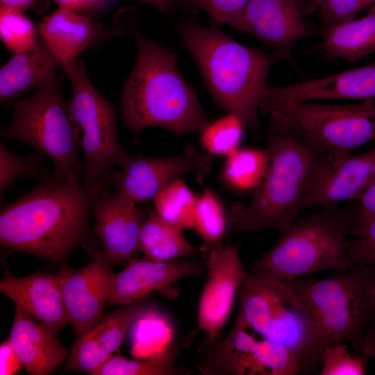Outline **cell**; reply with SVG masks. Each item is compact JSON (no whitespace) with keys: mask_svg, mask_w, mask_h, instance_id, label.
Here are the masks:
<instances>
[{"mask_svg":"<svg viewBox=\"0 0 375 375\" xmlns=\"http://www.w3.org/2000/svg\"><path fill=\"white\" fill-rule=\"evenodd\" d=\"M268 165L247 206L234 205L228 214L235 232L289 226L312 186L329 170L324 151L298 130L270 119L267 133Z\"/></svg>","mask_w":375,"mask_h":375,"instance_id":"1","label":"cell"},{"mask_svg":"<svg viewBox=\"0 0 375 375\" xmlns=\"http://www.w3.org/2000/svg\"><path fill=\"white\" fill-rule=\"evenodd\" d=\"M128 22L137 56L122 94V116L135 134L146 128H165L176 135L201 132L209 123L197 94L181 74L174 56L150 40L136 20Z\"/></svg>","mask_w":375,"mask_h":375,"instance_id":"2","label":"cell"},{"mask_svg":"<svg viewBox=\"0 0 375 375\" xmlns=\"http://www.w3.org/2000/svg\"><path fill=\"white\" fill-rule=\"evenodd\" d=\"M92 202L78 181L56 174L1 210V247L62 260L84 235Z\"/></svg>","mask_w":375,"mask_h":375,"instance_id":"3","label":"cell"},{"mask_svg":"<svg viewBox=\"0 0 375 375\" xmlns=\"http://www.w3.org/2000/svg\"><path fill=\"white\" fill-rule=\"evenodd\" d=\"M178 32L215 102L240 117L245 126L256 130L267 74L279 56L244 46L217 28L192 21L183 22Z\"/></svg>","mask_w":375,"mask_h":375,"instance_id":"4","label":"cell"},{"mask_svg":"<svg viewBox=\"0 0 375 375\" xmlns=\"http://www.w3.org/2000/svg\"><path fill=\"white\" fill-rule=\"evenodd\" d=\"M283 281L313 323L319 362L322 352L330 345L349 342L359 350L364 331L375 319V267L360 265L324 279Z\"/></svg>","mask_w":375,"mask_h":375,"instance_id":"5","label":"cell"},{"mask_svg":"<svg viewBox=\"0 0 375 375\" xmlns=\"http://www.w3.org/2000/svg\"><path fill=\"white\" fill-rule=\"evenodd\" d=\"M354 228L351 214L334 205L293 222L276 244L253 261L249 270L278 280L311 276L323 270L352 267L347 235Z\"/></svg>","mask_w":375,"mask_h":375,"instance_id":"6","label":"cell"},{"mask_svg":"<svg viewBox=\"0 0 375 375\" xmlns=\"http://www.w3.org/2000/svg\"><path fill=\"white\" fill-rule=\"evenodd\" d=\"M238 294L234 324L288 349L299 360L302 372L320 369L313 323L284 281L248 270Z\"/></svg>","mask_w":375,"mask_h":375,"instance_id":"7","label":"cell"},{"mask_svg":"<svg viewBox=\"0 0 375 375\" xmlns=\"http://www.w3.org/2000/svg\"><path fill=\"white\" fill-rule=\"evenodd\" d=\"M67 76L73 89L69 108L75 138L85 158L84 188L94 201L105 191L115 166L122 168L129 156L117 139L114 108L91 84L82 60H76Z\"/></svg>","mask_w":375,"mask_h":375,"instance_id":"8","label":"cell"},{"mask_svg":"<svg viewBox=\"0 0 375 375\" xmlns=\"http://www.w3.org/2000/svg\"><path fill=\"white\" fill-rule=\"evenodd\" d=\"M54 75L31 97L14 106L12 122L2 131L6 139H17L49 157L56 174L78 181L81 171L77 143L69 104Z\"/></svg>","mask_w":375,"mask_h":375,"instance_id":"9","label":"cell"},{"mask_svg":"<svg viewBox=\"0 0 375 375\" xmlns=\"http://www.w3.org/2000/svg\"><path fill=\"white\" fill-rule=\"evenodd\" d=\"M269 119L301 132L326 153L331 167L375 140V101L323 103L301 101L272 108Z\"/></svg>","mask_w":375,"mask_h":375,"instance_id":"10","label":"cell"},{"mask_svg":"<svg viewBox=\"0 0 375 375\" xmlns=\"http://www.w3.org/2000/svg\"><path fill=\"white\" fill-rule=\"evenodd\" d=\"M199 369L204 374L294 375L298 358L285 347L233 324L228 334L204 342Z\"/></svg>","mask_w":375,"mask_h":375,"instance_id":"11","label":"cell"},{"mask_svg":"<svg viewBox=\"0 0 375 375\" xmlns=\"http://www.w3.org/2000/svg\"><path fill=\"white\" fill-rule=\"evenodd\" d=\"M212 158L193 147L184 153L155 158L129 156L119 174L115 197L130 204L153 199L168 182L181 174L195 172L200 176L209 174Z\"/></svg>","mask_w":375,"mask_h":375,"instance_id":"12","label":"cell"},{"mask_svg":"<svg viewBox=\"0 0 375 375\" xmlns=\"http://www.w3.org/2000/svg\"><path fill=\"white\" fill-rule=\"evenodd\" d=\"M206 267L208 276L199 300L197 322L206 340H212L219 336L229 317L247 271L238 248L230 245L211 250Z\"/></svg>","mask_w":375,"mask_h":375,"instance_id":"13","label":"cell"},{"mask_svg":"<svg viewBox=\"0 0 375 375\" xmlns=\"http://www.w3.org/2000/svg\"><path fill=\"white\" fill-rule=\"evenodd\" d=\"M156 306L155 301L147 296L102 315L92 328L77 335L65 369L90 374L119 349L132 324Z\"/></svg>","mask_w":375,"mask_h":375,"instance_id":"14","label":"cell"},{"mask_svg":"<svg viewBox=\"0 0 375 375\" xmlns=\"http://www.w3.org/2000/svg\"><path fill=\"white\" fill-rule=\"evenodd\" d=\"M329 99L375 101V62L297 83L267 85L259 107L265 112L286 103Z\"/></svg>","mask_w":375,"mask_h":375,"instance_id":"15","label":"cell"},{"mask_svg":"<svg viewBox=\"0 0 375 375\" xmlns=\"http://www.w3.org/2000/svg\"><path fill=\"white\" fill-rule=\"evenodd\" d=\"M62 285L69 322L80 335L96 324L108 301L113 272L110 264L97 256L85 266L57 272Z\"/></svg>","mask_w":375,"mask_h":375,"instance_id":"16","label":"cell"},{"mask_svg":"<svg viewBox=\"0 0 375 375\" xmlns=\"http://www.w3.org/2000/svg\"><path fill=\"white\" fill-rule=\"evenodd\" d=\"M94 231L102 248L101 257L110 265L126 266L137 258L142 210L103 191L93 201Z\"/></svg>","mask_w":375,"mask_h":375,"instance_id":"17","label":"cell"},{"mask_svg":"<svg viewBox=\"0 0 375 375\" xmlns=\"http://www.w3.org/2000/svg\"><path fill=\"white\" fill-rule=\"evenodd\" d=\"M195 260H157L135 258L114 273L108 303L122 306L165 290L178 280L202 274L206 269Z\"/></svg>","mask_w":375,"mask_h":375,"instance_id":"18","label":"cell"},{"mask_svg":"<svg viewBox=\"0 0 375 375\" xmlns=\"http://www.w3.org/2000/svg\"><path fill=\"white\" fill-rule=\"evenodd\" d=\"M239 31L256 37L285 60L294 44L309 33L298 5L290 0H251Z\"/></svg>","mask_w":375,"mask_h":375,"instance_id":"19","label":"cell"},{"mask_svg":"<svg viewBox=\"0 0 375 375\" xmlns=\"http://www.w3.org/2000/svg\"><path fill=\"white\" fill-rule=\"evenodd\" d=\"M0 292L56 335L69 322L57 273L17 277L7 272L0 281Z\"/></svg>","mask_w":375,"mask_h":375,"instance_id":"20","label":"cell"},{"mask_svg":"<svg viewBox=\"0 0 375 375\" xmlns=\"http://www.w3.org/2000/svg\"><path fill=\"white\" fill-rule=\"evenodd\" d=\"M8 341L30 375H47L57 370L69 356L56 335L15 304Z\"/></svg>","mask_w":375,"mask_h":375,"instance_id":"21","label":"cell"},{"mask_svg":"<svg viewBox=\"0 0 375 375\" xmlns=\"http://www.w3.org/2000/svg\"><path fill=\"white\" fill-rule=\"evenodd\" d=\"M375 180V148L346 156L312 186L303 208L324 207L356 199Z\"/></svg>","mask_w":375,"mask_h":375,"instance_id":"22","label":"cell"},{"mask_svg":"<svg viewBox=\"0 0 375 375\" xmlns=\"http://www.w3.org/2000/svg\"><path fill=\"white\" fill-rule=\"evenodd\" d=\"M38 30L43 42L59 60L67 76L78 56L97 39L101 29L75 10L58 7L43 18Z\"/></svg>","mask_w":375,"mask_h":375,"instance_id":"23","label":"cell"},{"mask_svg":"<svg viewBox=\"0 0 375 375\" xmlns=\"http://www.w3.org/2000/svg\"><path fill=\"white\" fill-rule=\"evenodd\" d=\"M61 65L43 42L33 49L13 54L0 69V100L10 101L28 90L38 89Z\"/></svg>","mask_w":375,"mask_h":375,"instance_id":"24","label":"cell"},{"mask_svg":"<svg viewBox=\"0 0 375 375\" xmlns=\"http://www.w3.org/2000/svg\"><path fill=\"white\" fill-rule=\"evenodd\" d=\"M322 46L328 58L358 61L375 53V3L362 17L325 27Z\"/></svg>","mask_w":375,"mask_h":375,"instance_id":"25","label":"cell"},{"mask_svg":"<svg viewBox=\"0 0 375 375\" xmlns=\"http://www.w3.org/2000/svg\"><path fill=\"white\" fill-rule=\"evenodd\" d=\"M181 229L150 212L142 225L139 246L146 258L157 260H174L197 253Z\"/></svg>","mask_w":375,"mask_h":375,"instance_id":"26","label":"cell"},{"mask_svg":"<svg viewBox=\"0 0 375 375\" xmlns=\"http://www.w3.org/2000/svg\"><path fill=\"white\" fill-rule=\"evenodd\" d=\"M175 349L167 346L144 360H132L119 352L112 354L90 375H176L187 374L188 370L175 366Z\"/></svg>","mask_w":375,"mask_h":375,"instance_id":"27","label":"cell"},{"mask_svg":"<svg viewBox=\"0 0 375 375\" xmlns=\"http://www.w3.org/2000/svg\"><path fill=\"white\" fill-rule=\"evenodd\" d=\"M196 201L197 197L178 178L165 184L153 198L156 214L181 230L193 228Z\"/></svg>","mask_w":375,"mask_h":375,"instance_id":"28","label":"cell"},{"mask_svg":"<svg viewBox=\"0 0 375 375\" xmlns=\"http://www.w3.org/2000/svg\"><path fill=\"white\" fill-rule=\"evenodd\" d=\"M268 160L267 150L238 149L226 157L222 172L223 180L238 190L256 188L263 178Z\"/></svg>","mask_w":375,"mask_h":375,"instance_id":"29","label":"cell"},{"mask_svg":"<svg viewBox=\"0 0 375 375\" xmlns=\"http://www.w3.org/2000/svg\"><path fill=\"white\" fill-rule=\"evenodd\" d=\"M228 217L219 198L209 190L197 197L193 228L203 241V248L211 251L224 245Z\"/></svg>","mask_w":375,"mask_h":375,"instance_id":"30","label":"cell"},{"mask_svg":"<svg viewBox=\"0 0 375 375\" xmlns=\"http://www.w3.org/2000/svg\"><path fill=\"white\" fill-rule=\"evenodd\" d=\"M244 126L240 117L228 112L203 128L201 142L208 153L227 157L238 149Z\"/></svg>","mask_w":375,"mask_h":375,"instance_id":"31","label":"cell"},{"mask_svg":"<svg viewBox=\"0 0 375 375\" xmlns=\"http://www.w3.org/2000/svg\"><path fill=\"white\" fill-rule=\"evenodd\" d=\"M0 37L13 53L33 49L38 44L35 28L22 11L0 8Z\"/></svg>","mask_w":375,"mask_h":375,"instance_id":"32","label":"cell"},{"mask_svg":"<svg viewBox=\"0 0 375 375\" xmlns=\"http://www.w3.org/2000/svg\"><path fill=\"white\" fill-rule=\"evenodd\" d=\"M369 357L360 352L352 355L340 342L326 347L320 357V375H363L367 374Z\"/></svg>","mask_w":375,"mask_h":375,"instance_id":"33","label":"cell"},{"mask_svg":"<svg viewBox=\"0 0 375 375\" xmlns=\"http://www.w3.org/2000/svg\"><path fill=\"white\" fill-rule=\"evenodd\" d=\"M251 0H173L174 3L203 10L218 23L231 26L238 30Z\"/></svg>","mask_w":375,"mask_h":375,"instance_id":"34","label":"cell"},{"mask_svg":"<svg viewBox=\"0 0 375 375\" xmlns=\"http://www.w3.org/2000/svg\"><path fill=\"white\" fill-rule=\"evenodd\" d=\"M319 8L325 27L337 25L355 18L363 8L359 0H313Z\"/></svg>","mask_w":375,"mask_h":375,"instance_id":"35","label":"cell"},{"mask_svg":"<svg viewBox=\"0 0 375 375\" xmlns=\"http://www.w3.org/2000/svg\"><path fill=\"white\" fill-rule=\"evenodd\" d=\"M357 239L349 244V259L351 266L367 265L375 255V217L358 226Z\"/></svg>","mask_w":375,"mask_h":375,"instance_id":"36","label":"cell"},{"mask_svg":"<svg viewBox=\"0 0 375 375\" xmlns=\"http://www.w3.org/2000/svg\"><path fill=\"white\" fill-rule=\"evenodd\" d=\"M0 165L1 193L19 176L28 172L31 165L27 160L19 158L8 151L2 143L0 146Z\"/></svg>","mask_w":375,"mask_h":375,"instance_id":"37","label":"cell"},{"mask_svg":"<svg viewBox=\"0 0 375 375\" xmlns=\"http://www.w3.org/2000/svg\"><path fill=\"white\" fill-rule=\"evenodd\" d=\"M356 199L357 206L351 213L355 231L360 225L375 217V180Z\"/></svg>","mask_w":375,"mask_h":375,"instance_id":"38","label":"cell"},{"mask_svg":"<svg viewBox=\"0 0 375 375\" xmlns=\"http://www.w3.org/2000/svg\"><path fill=\"white\" fill-rule=\"evenodd\" d=\"M375 362V319L365 328L359 350Z\"/></svg>","mask_w":375,"mask_h":375,"instance_id":"39","label":"cell"},{"mask_svg":"<svg viewBox=\"0 0 375 375\" xmlns=\"http://www.w3.org/2000/svg\"><path fill=\"white\" fill-rule=\"evenodd\" d=\"M36 0H0V8L25 11L31 9Z\"/></svg>","mask_w":375,"mask_h":375,"instance_id":"40","label":"cell"},{"mask_svg":"<svg viewBox=\"0 0 375 375\" xmlns=\"http://www.w3.org/2000/svg\"><path fill=\"white\" fill-rule=\"evenodd\" d=\"M58 7L66 8L73 10H81L92 5L97 0H52Z\"/></svg>","mask_w":375,"mask_h":375,"instance_id":"41","label":"cell"},{"mask_svg":"<svg viewBox=\"0 0 375 375\" xmlns=\"http://www.w3.org/2000/svg\"><path fill=\"white\" fill-rule=\"evenodd\" d=\"M142 3H147L153 7L156 8L158 10L162 12H168L172 4L174 3L173 0H138Z\"/></svg>","mask_w":375,"mask_h":375,"instance_id":"42","label":"cell"},{"mask_svg":"<svg viewBox=\"0 0 375 375\" xmlns=\"http://www.w3.org/2000/svg\"><path fill=\"white\" fill-rule=\"evenodd\" d=\"M359 1L361 3L363 8L375 3V0H359Z\"/></svg>","mask_w":375,"mask_h":375,"instance_id":"43","label":"cell"},{"mask_svg":"<svg viewBox=\"0 0 375 375\" xmlns=\"http://www.w3.org/2000/svg\"><path fill=\"white\" fill-rule=\"evenodd\" d=\"M367 265L375 267V255L369 260Z\"/></svg>","mask_w":375,"mask_h":375,"instance_id":"44","label":"cell"},{"mask_svg":"<svg viewBox=\"0 0 375 375\" xmlns=\"http://www.w3.org/2000/svg\"><path fill=\"white\" fill-rule=\"evenodd\" d=\"M372 306L375 310V289L374 290V292L372 294Z\"/></svg>","mask_w":375,"mask_h":375,"instance_id":"45","label":"cell"},{"mask_svg":"<svg viewBox=\"0 0 375 375\" xmlns=\"http://www.w3.org/2000/svg\"><path fill=\"white\" fill-rule=\"evenodd\" d=\"M290 1H292L294 2L295 3H297H297H298V1H299V0H290ZM297 5H298V4H297Z\"/></svg>","mask_w":375,"mask_h":375,"instance_id":"46","label":"cell"}]
</instances>
